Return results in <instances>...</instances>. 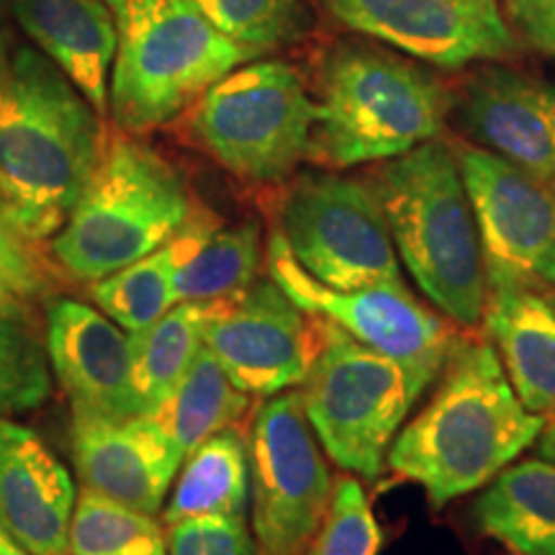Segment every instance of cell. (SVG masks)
I'll use <instances>...</instances> for the list:
<instances>
[{"mask_svg": "<svg viewBox=\"0 0 555 555\" xmlns=\"http://www.w3.org/2000/svg\"><path fill=\"white\" fill-rule=\"evenodd\" d=\"M103 116L54 62L0 26V217L37 247L60 232L99 165Z\"/></svg>", "mask_w": 555, "mask_h": 555, "instance_id": "1", "label": "cell"}, {"mask_svg": "<svg viewBox=\"0 0 555 555\" xmlns=\"http://www.w3.org/2000/svg\"><path fill=\"white\" fill-rule=\"evenodd\" d=\"M543 425L519 401L494 347L457 339L433 399L399 429L386 461L440 509L515 463Z\"/></svg>", "mask_w": 555, "mask_h": 555, "instance_id": "2", "label": "cell"}, {"mask_svg": "<svg viewBox=\"0 0 555 555\" xmlns=\"http://www.w3.org/2000/svg\"><path fill=\"white\" fill-rule=\"evenodd\" d=\"M367 183L416 288L450 322L476 327L486 309V268L455 150L433 139L384 159Z\"/></svg>", "mask_w": 555, "mask_h": 555, "instance_id": "3", "label": "cell"}, {"mask_svg": "<svg viewBox=\"0 0 555 555\" xmlns=\"http://www.w3.org/2000/svg\"><path fill=\"white\" fill-rule=\"evenodd\" d=\"M196 214L189 185L155 147L116 127L73 214L50 240L67 278L95 283L147 258Z\"/></svg>", "mask_w": 555, "mask_h": 555, "instance_id": "4", "label": "cell"}, {"mask_svg": "<svg viewBox=\"0 0 555 555\" xmlns=\"http://www.w3.org/2000/svg\"><path fill=\"white\" fill-rule=\"evenodd\" d=\"M453 99L427 69L371 44L324 60L307 159L330 168L384 163L442 134Z\"/></svg>", "mask_w": 555, "mask_h": 555, "instance_id": "5", "label": "cell"}, {"mask_svg": "<svg viewBox=\"0 0 555 555\" xmlns=\"http://www.w3.org/2000/svg\"><path fill=\"white\" fill-rule=\"evenodd\" d=\"M116 21L108 108L114 124L142 134L191 108L214 82L255 60L214 29L191 0H108Z\"/></svg>", "mask_w": 555, "mask_h": 555, "instance_id": "6", "label": "cell"}, {"mask_svg": "<svg viewBox=\"0 0 555 555\" xmlns=\"http://www.w3.org/2000/svg\"><path fill=\"white\" fill-rule=\"evenodd\" d=\"M319 446L347 474L378 478L416 393L397 360L322 319V343L301 391Z\"/></svg>", "mask_w": 555, "mask_h": 555, "instance_id": "7", "label": "cell"}, {"mask_svg": "<svg viewBox=\"0 0 555 555\" xmlns=\"http://www.w3.org/2000/svg\"><path fill=\"white\" fill-rule=\"evenodd\" d=\"M314 101L286 62L232 69L193 103V142L249 183H281L307 159Z\"/></svg>", "mask_w": 555, "mask_h": 555, "instance_id": "8", "label": "cell"}, {"mask_svg": "<svg viewBox=\"0 0 555 555\" xmlns=\"http://www.w3.org/2000/svg\"><path fill=\"white\" fill-rule=\"evenodd\" d=\"M278 232L301 268L332 288L404 281L384 206L367 178L298 176L278 206Z\"/></svg>", "mask_w": 555, "mask_h": 555, "instance_id": "9", "label": "cell"}, {"mask_svg": "<svg viewBox=\"0 0 555 555\" xmlns=\"http://www.w3.org/2000/svg\"><path fill=\"white\" fill-rule=\"evenodd\" d=\"M268 273L309 314L337 324L358 343L397 360L404 367L416 399L446 371L457 337L442 317L416 298L404 281L339 291L301 268L283 234H270Z\"/></svg>", "mask_w": 555, "mask_h": 555, "instance_id": "10", "label": "cell"}, {"mask_svg": "<svg viewBox=\"0 0 555 555\" xmlns=\"http://www.w3.org/2000/svg\"><path fill=\"white\" fill-rule=\"evenodd\" d=\"M249 506L258 555H301L335 491L298 391L255 409L247 429Z\"/></svg>", "mask_w": 555, "mask_h": 555, "instance_id": "11", "label": "cell"}, {"mask_svg": "<svg viewBox=\"0 0 555 555\" xmlns=\"http://www.w3.org/2000/svg\"><path fill=\"white\" fill-rule=\"evenodd\" d=\"M481 240L486 283L555 288V185L494 152L455 150Z\"/></svg>", "mask_w": 555, "mask_h": 555, "instance_id": "12", "label": "cell"}, {"mask_svg": "<svg viewBox=\"0 0 555 555\" xmlns=\"http://www.w3.org/2000/svg\"><path fill=\"white\" fill-rule=\"evenodd\" d=\"M322 343V319L304 311L273 278L224 298L206 324L204 345L247 397L301 386Z\"/></svg>", "mask_w": 555, "mask_h": 555, "instance_id": "13", "label": "cell"}, {"mask_svg": "<svg viewBox=\"0 0 555 555\" xmlns=\"http://www.w3.org/2000/svg\"><path fill=\"white\" fill-rule=\"evenodd\" d=\"M347 29L435 67L502 60L517 50L499 0H324Z\"/></svg>", "mask_w": 555, "mask_h": 555, "instance_id": "14", "label": "cell"}, {"mask_svg": "<svg viewBox=\"0 0 555 555\" xmlns=\"http://www.w3.org/2000/svg\"><path fill=\"white\" fill-rule=\"evenodd\" d=\"M47 356L75 416H142L134 391L131 335L78 298L47 304Z\"/></svg>", "mask_w": 555, "mask_h": 555, "instance_id": "15", "label": "cell"}, {"mask_svg": "<svg viewBox=\"0 0 555 555\" xmlns=\"http://www.w3.org/2000/svg\"><path fill=\"white\" fill-rule=\"evenodd\" d=\"M73 455L82 486L144 515H159L185 455L152 416H75Z\"/></svg>", "mask_w": 555, "mask_h": 555, "instance_id": "16", "label": "cell"}, {"mask_svg": "<svg viewBox=\"0 0 555 555\" xmlns=\"http://www.w3.org/2000/svg\"><path fill=\"white\" fill-rule=\"evenodd\" d=\"M457 114L494 155L555 185V86L509 67L466 80Z\"/></svg>", "mask_w": 555, "mask_h": 555, "instance_id": "17", "label": "cell"}, {"mask_svg": "<svg viewBox=\"0 0 555 555\" xmlns=\"http://www.w3.org/2000/svg\"><path fill=\"white\" fill-rule=\"evenodd\" d=\"M73 478L39 433L0 420V525L31 555H67Z\"/></svg>", "mask_w": 555, "mask_h": 555, "instance_id": "18", "label": "cell"}, {"mask_svg": "<svg viewBox=\"0 0 555 555\" xmlns=\"http://www.w3.org/2000/svg\"><path fill=\"white\" fill-rule=\"evenodd\" d=\"M21 31L106 116L116 21L108 0H13Z\"/></svg>", "mask_w": 555, "mask_h": 555, "instance_id": "19", "label": "cell"}, {"mask_svg": "<svg viewBox=\"0 0 555 555\" xmlns=\"http://www.w3.org/2000/svg\"><path fill=\"white\" fill-rule=\"evenodd\" d=\"M483 332L527 412L555 414V307L543 291L486 283Z\"/></svg>", "mask_w": 555, "mask_h": 555, "instance_id": "20", "label": "cell"}, {"mask_svg": "<svg viewBox=\"0 0 555 555\" xmlns=\"http://www.w3.org/2000/svg\"><path fill=\"white\" fill-rule=\"evenodd\" d=\"M178 266L172 273L178 301H224L258 281L262 232L258 221L221 227L206 208H196L172 237Z\"/></svg>", "mask_w": 555, "mask_h": 555, "instance_id": "21", "label": "cell"}, {"mask_svg": "<svg viewBox=\"0 0 555 555\" xmlns=\"http://www.w3.org/2000/svg\"><path fill=\"white\" fill-rule=\"evenodd\" d=\"M474 519L515 555H555V463H509L476 499Z\"/></svg>", "mask_w": 555, "mask_h": 555, "instance_id": "22", "label": "cell"}, {"mask_svg": "<svg viewBox=\"0 0 555 555\" xmlns=\"http://www.w3.org/2000/svg\"><path fill=\"white\" fill-rule=\"evenodd\" d=\"M249 506L247 435L232 425L211 435L185 455L183 470L176 476L163 522L176 525L191 517H245Z\"/></svg>", "mask_w": 555, "mask_h": 555, "instance_id": "23", "label": "cell"}, {"mask_svg": "<svg viewBox=\"0 0 555 555\" xmlns=\"http://www.w3.org/2000/svg\"><path fill=\"white\" fill-rule=\"evenodd\" d=\"M219 307L221 301H178L155 324L131 335L134 391L142 416L155 412L185 376L204 347L206 324Z\"/></svg>", "mask_w": 555, "mask_h": 555, "instance_id": "24", "label": "cell"}, {"mask_svg": "<svg viewBox=\"0 0 555 555\" xmlns=\"http://www.w3.org/2000/svg\"><path fill=\"white\" fill-rule=\"evenodd\" d=\"M247 406V393L229 380L224 367L204 345L170 397L150 416L172 437L180 453L191 455L211 435L240 425Z\"/></svg>", "mask_w": 555, "mask_h": 555, "instance_id": "25", "label": "cell"}, {"mask_svg": "<svg viewBox=\"0 0 555 555\" xmlns=\"http://www.w3.org/2000/svg\"><path fill=\"white\" fill-rule=\"evenodd\" d=\"M178 266L176 242L150 253L147 258L131 262L119 273L90 283V298L103 314L114 319L129 335L147 330L165 311L178 304L172 273Z\"/></svg>", "mask_w": 555, "mask_h": 555, "instance_id": "26", "label": "cell"}, {"mask_svg": "<svg viewBox=\"0 0 555 555\" xmlns=\"http://www.w3.org/2000/svg\"><path fill=\"white\" fill-rule=\"evenodd\" d=\"M67 555H168L155 517L82 486L69 522Z\"/></svg>", "mask_w": 555, "mask_h": 555, "instance_id": "27", "label": "cell"}, {"mask_svg": "<svg viewBox=\"0 0 555 555\" xmlns=\"http://www.w3.org/2000/svg\"><path fill=\"white\" fill-rule=\"evenodd\" d=\"M52 397L47 345L26 307L0 311V420L44 406Z\"/></svg>", "mask_w": 555, "mask_h": 555, "instance_id": "28", "label": "cell"}, {"mask_svg": "<svg viewBox=\"0 0 555 555\" xmlns=\"http://www.w3.org/2000/svg\"><path fill=\"white\" fill-rule=\"evenodd\" d=\"M384 530L373 515L371 499L358 478H339L327 515L301 555H378Z\"/></svg>", "mask_w": 555, "mask_h": 555, "instance_id": "29", "label": "cell"}, {"mask_svg": "<svg viewBox=\"0 0 555 555\" xmlns=\"http://www.w3.org/2000/svg\"><path fill=\"white\" fill-rule=\"evenodd\" d=\"M214 29L260 57L288 37L298 0H191Z\"/></svg>", "mask_w": 555, "mask_h": 555, "instance_id": "30", "label": "cell"}, {"mask_svg": "<svg viewBox=\"0 0 555 555\" xmlns=\"http://www.w3.org/2000/svg\"><path fill=\"white\" fill-rule=\"evenodd\" d=\"M168 555H258L245 517H191L168 525Z\"/></svg>", "mask_w": 555, "mask_h": 555, "instance_id": "31", "label": "cell"}, {"mask_svg": "<svg viewBox=\"0 0 555 555\" xmlns=\"http://www.w3.org/2000/svg\"><path fill=\"white\" fill-rule=\"evenodd\" d=\"M0 275L24 301L50 291V270L37 258L34 245L18 237L3 217H0Z\"/></svg>", "mask_w": 555, "mask_h": 555, "instance_id": "32", "label": "cell"}, {"mask_svg": "<svg viewBox=\"0 0 555 555\" xmlns=\"http://www.w3.org/2000/svg\"><path fill=\"white\" fill-rule=\"evenodd\" d=\"M509 13L535 50L555 57V0H509Z\"/></svg>", "mask_w": 555, "mask_h": 555, "instance_id": "33", "label": "cell"}, {"mask_svg": "<svg viewBox=\"0 0 555 555\" xmlns=\"http://www.w3.org/2000/svg\"><path fill=\"white\" fill-rule=\"evenodd\" d=\"M535 442H538V455L555 463V414L545 416V425L540 429Z\"/></svg>", "mask_w": 555, "mask_h": 555, "instance_id": "34", "label": "cell"}, {"mask_svg": "<svg viewBox=\"0 0 555 555\" xmlns=\"http://www.w3.org/2000/svg\"><path fill=\"white\" fill-rule=\"evenodd\" d=\"M16 307H26V301L21 298L9 281L0 275V311L3 309H16Z\"/></svg>", "mask_w": 555, "mask_h": 555, "instance_id": "35", "label": "cell"}, {"mask_svg": "<svg viewBox=\"0 0 555 555\" xmlns=\"http://www.w3.org/2000/svg\"><path fill=\"white\" fill-rule=\"evenodd\" d=\"M0 555H31V553L26 551V547L21 545L3 525H0Z\"/></svg>", "mask_w": 555, "mask_h": 555, "instance_id": "36", "label": "cell"}, {"mask_svg": "<svg viewBox=\"0 0 555 555\" xmlns=\"http://www.w3.org/2000/svg\"><path fill=\"white\" fill-rule=\"evenodd\" d=\"M547 298H551V304H553V307H555V288L553 291H547V294H545Z\"/></svg>", "mask_w": 555, "mask_h": 555, "instance_id": "37", "label": "cell"}]
</instances>
